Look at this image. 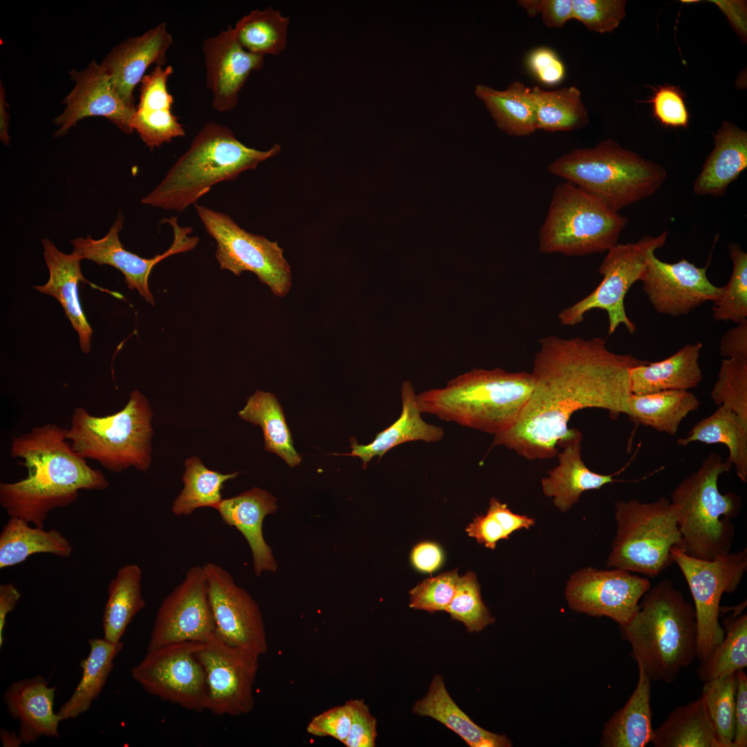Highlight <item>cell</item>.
Masks as SVG:
<instances>
[{
  "label": "cell",
  "instance_id": "1",
  "mask_svg": "<svg viewBox=\"0 0 747 747\" xmlns=\"http://www.w3.org/2000/svg\"><path fill=\"white\" fill-rule=\"evenodd\" d=\"M539 344L531 373V394L515 423L495 435L492 442L528 460L557 455V446L577 431L569 429L568 422L578 410L605 409L614 420L627 415L629 370L647 362L612 352L598 337L548 335Z\"/></svg>",
  "mask_w": 747,
  "mask_h": 747
},
{
  "label": "cell",
  "instance_id": "2",
  "mask_svg": "<svg viewBox=\"0 0 747 747\" xmlns=\"http://www.w3.org/2000/svg\"><path fill=\"white\" fill-rule=\"evenodd\" d=\"M65 428L46 423L12 439L10 454L20 458L26 478L0 483V504L10 517L44 528L48 513L76 501L80 490L109 487L102 472L91 468L66 438Z\"/></svg>",
  "mask_w": 747,
  "mask_h": 747
},
{
  "label": "cell",
  "instance_id": "3",
  "mask_svg": "<svg viewBox=\"0 0 747 747\" xmlns=\"http://www.w3.org/2000/svg\"><path fill=\"white\" fill-rule=\"evenodd\" d=\"M620 629L631 656L651 681L673 683L697 658L694 608L668 579L650 587Z\"/></svg>",
  "mask_w": 747,
  "mask_h": 747
},
{
  "label": "cell",
  "instance_id": "4",
  "mask_svg": "<svg viewBox=\"0 0 747 747\" xmlns=\"http://www.w3.org/2000/svg\"><path fill=\"white\" fill-rule=\"evenodd\" d=\"M531 373L473 369L417 394L422 413L496 435L517 420L533 389Z\"/></svg>",
  "mask_w": 747,
  "mask_h": 747
},
{
  "label": "cell",
  "instance_id": "5",
  "mask_svg": "<svg viewBox=\"0 0 747 747\" xmlns=\"http://www.w3.org/2000/svg\"><path fill=\"white\" fill-rule=\"evenodd\" d=\"M280 149L277 144L266 151L248 147L237 140L228 127L212 122L206 123L188 149L141 203L183 212L196 204L216 183L232 181L246 170L255 169L261 162L276 155Z\"/></svg>",
  "mask_w": 747,
  "mask_h": 747
},
{
  "label": "cell",
  "instance_id": "6",
  "mask_svg": "<svg viewBox=\"0 0 747 747\" xmlns=\"http://www.w3.org/2000/svg\"><path fill=\"white\" fill-rule=\"evenodd\" d=\"M732 467L721 454L711 452L671 492L679 514L680 548L690 557L712 560L730 552L735 537L732 519L738 516L742 499L735 492L721 493L718 479Z\"/></svg>",
  "mask_w": 747,
  "mask_h": 747
},
{
  "label": "cell",
  "instance_id": "7",
  "mask_svg": "<svg viewBox=\"0 0 747 747\" xmlns=\"http://www.w3.org/2000/svg\"><path fill=\"white\" fill-rule=\"evenodd\" d=\"M547 169L618 212L652 195L667 177L662 166L612 140L573 149L555 159Z\"/></svg>",
  "mask_w": 747,
  "mask_h": 747
},
{
  "label": "cell",
  "instance_id": "8",
  "mask_svg": "<svg viewBox=\"0 0 747 747\" xmlns=\"http://www.w3.org/2000/svg\"><path fill=\"white\" fill-rule=\"evenodd\" d=\"M153 413L147 398L139 391L130 394L119 412L102 417L82 407L73 409L71 425L66 430L73 449L115 472L133 466L147 472L151 463Z\"/></svg>",
  "mask_w": 747,
  "mask_h": 747
},
{
  "label": "cell",
  "instance_id": "9",
  "mask_svg": "<svg viewBox=\"0 0 747 747\" xmlns=\"http://www.w3.org/2000/svg\"><path fill=\"white\" fill-rule=\"evenodd\" d=\"M628 219L597 197L569 182L554 189L538 235L543 253L582 256L618 244Z\"/></svg>",
  "mask_w": 747,
  "mask_h": 747
},
{
  "label": "cell",
  "instance_id": "10",
  "mask_svg": "<svg viewBox=\"0 0 747 747\" xmlns=\"http://www.w3.org/2000/svg\"><path fill=\"white\" fill-rule=\"evenodd\" d=\"M617 532L607 566L654 578L673 562L671 550L681 545L676 507L668 499L615 504Z\"/></svg>",
  "mask_w": 747,
  "mask_h": 747
},
{
  "label": "cell",
  "instance_id": "11",
  "mask_svg": "<svg viewBox=\"0 0 747 747\" xmlns=\"http://www.w3.org/2000/svg\"><path fill=\"white\" fill-rule=\"evenodd\" d=\"M671 554L693 598L697 629L696 656L703 663L723 639L724 629L719 620L720 601L724 593L734 592L740 584L747 570V548L721 555L712 560L690 557L676 546Z\"/></svg>",
  "mask_w": 747,
  "mask_h": 747
},
{
  "label": "cell",
  "instance_id": "12",
  "mask_svg": "<svg viewBox=\"0 0 747 747\" xmlns=\"http://www.w3.org/2000/svg\"><path fill=\"white\" fill-rule=\"evenodd\" d=\"M667 234L664 231L656 237L644 236L636 242L618 243L609 249L599 267L602 275L600 284L587 296L560 311V322L574 326L584 320L586 313L600 309L608 315L609 335L620 324L633 334L636 326L626 313L625 295L631 286L640 280L649 255L665 244Z\"/></svg>",
  "mask_w": 747,
  "mask_h": 747
},
{
  "label": "cell",
  "instance_id": "13",
  "mask_svg": "<svg viewBox=\"0 0 747 747\" xmlns=\"http://www.w3.org/2000/svg\"><path fill=\"white\" fill-rule=\"evenodd\" d=\"M207 232L216 242L215 254L220 268L239 276L243 271L255 273L273 295H286L291 288L290 267L277 241L253 234L228 214L194 204Z\"/></svg>",
  "mask_w": 747,
  "mask_h": 747
},
{
  "label": "cell",
  "instance_id": "14",
  "mask_svg": "<svg viewBox=\"0 0 747 747\" xmlns=\"http://www.w3.org/2000/svg\"><path fill=\"white\" fill-rule=\"evenodd\" d=\"M203 643L184 641L147 651L131 671L151 695L194 712L207 710L206 676L198 652Z\"/></svg>",
  "mask_w": 747,
  "mask_h": 747
},
{
  "label": "cell",
  "instance_id": "15",
  "mask_svg": "<svg viewBox=\"0 0 747 747\" xmlns=\"http://www.w3.org/2000/svg\"><path fill=\"white\" fill-rule=\"evenodd\" d=\"M261 654L229 645L213 636L198 652L205 670L207 710L219 716L238 717L255 707L254 685Z\"/></svg>",
  "mask_w": 747,
  "mask_h": 747
},
{
  "label": "cell",
  "instance_id": "16",
  "mask_svg": "<svg viewBox=\"0 0 747 747\" xmlns=\"http://www.w3.org/2000/svg\"><path fill=\"white\" fill-rule=\"evenodd\" d=\"M214 631L205 570L194 566L160 605L147 651L174 643H205Z\"/></svg>",
  "mask_w": 747,
  "mask_h": 747
},
{
  "label": "cell",
  "instance_id": "17",
  "mask_svg": "<svg viewBox=\"0 0 747 747\" xmlns=\"http://www.w3.org/2000/svg\"><path fill=\"white\" fill-rule=\"evenodd\" d=\"M650 587L647 578L627 571L584 568L571 576L565 596L573 610L592 616H607L622 626L634 616L640 599Z\"/></svg>",
  "mask_w": 747,
  "mask_h": 747
},
{
  "label": "cell",
  "instance_id": "18",
  "mask_svg": "<svg viewBox=\"0 0 747 747\" xmlns=\"http://www.w3.org/2000/svg\"><path fill=\"white\" fill-rule=\"evenodd\" d=\"M203 566L215 623L214 636L229 645L249 648L261 655L266 653L265 625L257 602L221 566L208 562Z\"/></svg>",
  "mask_w": 747,
  "mask_h": 747
},
{
  "label": "cell",
  "instance_id": "19",
  "mask_svg": "<svg viewBox=\"0 0 747 747\" xmlns=\"http://www.w3.org/2000/svg\"><path fill=\"white\" fill-rule=\"evenodd\" d=\"M707 266L697 267L685 259L670 264L651 252L640 281L656 311L671 315H685L701 304L714 302L723 286H717L707 277Z\"/></svg>",
  "mask_w": 747,
  "mask_h": 747
},
{
  "label": "cell",
  "instance_id": "20",
  "mask_svg": "<svg viewBox=\"0 0 747 747\" xmlns=\"http://www.w3.org/2000/svg\"><path fill=\"white\" fill-rule=\"evenodd\" d=\"M164 221L172 226L174 241L168 250L153 258L140 257L124 248L119 238L124 221L121 213L118 214L104 237L94 239L88 236L72 240L73 251L78 253L82 259L91 260L98 265H109L119 270L123 274L128 288L136 289L147 302L154 305V299L148 285L149 276L154 266L170 255L194 249L199 241L198 237L188 236L192 229L181 227L177 217L173 216Z\"/></svg>",
  "mask_w": 747,
  "mask_h": 747
},
{
  "label": "cell",
  "instance_id": "21",
  "mask_svg": "<svg viewBox=\"0 0 747 747\" xmlns=\"http://www.w3.org/2000/svg\"><path fill=\"white\" fill-rule=\"evenodd\" d=\"M69 75L75 86L64 98V111L53 120L59 127L55 138L66 135L78 121L90 116L104 117L124 133L133 131L136 108L129 107L121 99L100 64L93 59L86 68L72 69Z\"/></svg>",
  "mask_w": 747,
  "mask_h": 747
},
{
  "label": "cell",
  "instance_id": "22",
  "mask_svg": "<svg viewBox=\"0 0 747 747\" xmlns=\"http://www.w3.org/2000/svg\"><path fill=\"white\" fill-rule=\"evenodd\" d=\"M202 50L206 84L212 93L213 108L220 112L234 109L249 75L262 68L264 57L243 49L230 26L216 35L205 39Z\"/></svg>",
  "mask_w": 747,
  "mask_h": 747
},
{
  "label": "cell",
  "instance_id": "23",
  "mask_svg": "<svg viewBox=\"0 0 747 747\" xmlns=\"http://www.w3.org/2000/svg\"><path fill=\"white\" fill-rule=\"evenodd\" d=\"M173 37L162 22L142 35L130 37L113 47L100 62L121 99L136 109L133 91L153 64L164 66Z\"/></svg>",
  "mask_w": 747,
  "mask_h": 747
},
{
  "label": "cell",
  "instance_id": "24",
  "mask_svg": "<svg viewBox=\"0 0 747 747\" xmlns=\"http://www.w3.org/2000/svg\"><path fill=\"white\" fill-rule=\"evenodd\" d=\"M277 508V499L259 488L222 499L214 508L223 522L236 528L248 542L257 577L264 571L275 572L277 569L272 549L266 542L262 532L264 518L275 513Z\"/></svg>",
  "mask_w": 747,
  "mask_h": 747
},
{
  "label": "cell",
  "instance_id": "25",
  "mask_svg": "<svg viewBox=\"0 0 747 747\" xmlns=\"http://www.w3.org/2000/svg\"><path fill=\"white\" fill-rule=\"evenodd\" d=\"M56 686L49 687L42 675L12 683L3 695L8 712L19 721V736L25 744L41 736L59 739L62 721L53 709Z\"/></svg>",
  "mask_w": 747,
  "mask_h": 747
},
{
  "label": "cell",
  "instance_id": "26",
  "mask_svg": "<svg viewBox=\"0 0 747 747\" xmlns=\"http://www.w3.org/2000/svg\"><path fill=\"white\" fill-rule=\"evenodd\" d=\"M44 257L49 270V279L42 286H35L42 293L56 298L79 336L82 351L88 353L91 346L93 331L82 311L77 286L86 282L80 262L82 257L73 251L66 254L59 250L49 239H42Z\"/></svg>",
  "mask_w": 747,
  "mask_h": 747
},
{
  "label": "cell",
  "instance_id": "27",
  "mask_svg": "<svg viewBox=\"0 0 747 747\" xmlns=\"http://www.w3.org/2000/svg\"><path fill=\"white\" fill-rule=\"evenodd\" d=\"M582 433L577 430L571 438L560 446L563 450L557 453L558 465L542 479L544 495L553 498L554 505L566 512L578 502L581 494L589 490H598L603 486L618 481L611 474H601L589 470L581 457Z\"/></svg>",
  "mask_w": 747,
  "mask_h": 747
},
{
  "label": "cell",
  "instance_id": "28",
  "mask_svg": "<svg viewBox=\"0 0 747 747\" xmlns=\"http://www.w3.org/2000/svg\"><path fill=\"white\" fill-rule=\"evenodd\" d=\"M402 410L400 417L390 426L378 433L370 443L362 445L351 439V452L342 455L359 457L363 468L376 456L380 459L387 452L400 444L422 441L433 443L444 436L442 427L425 422L417 402V394L412 382L403 381L400 387Z\"/></svg>",
  "mask_w": 747,
  "mask_h": 747
},
{
  "label": "cell",
  "instance_id": "29",
  "mask_svg": "<svg viewBox=\"0 0 747 747\" xmlns=\"http://www.w3.org/2000/svg\"><path fill=\"white\" fill-rule=\"evenodd\" d=\"M714 147L693 184L697 195L723 196L747 168V133L724 121L714 136Z\"/></svg>",
  "mask_w": 747,
  "mask_h": 747
},
{
  "label": "cell",
  "instance_id": "30",
  "mask_svg": "<svg viewBox=\"0 0 747 747\" xmlns=\"http://www.w3.org/2000/svg\"><path fill=\"white\" fill-rule=\"evenodd\" d=\"M702 344H687L671 356L645 362L629 370L631 394H647L667 390L689 391L702 380L699 363Z\"/></svg>",
  "mask_w": 747,
  "mask_h": 747
},
{
  "label": "cell",
  "instance_id": "31",
  "mask_svg": "<svg viewBox=\"0 0 747 747\" xmlns=\"http://www.w3.org/2000/svg\"><path fill=\"white\" fill-rule=\"evenodd\" d=\"M651 680L638 667L636 687L626 704L605 723L600 743L605 747H645L651 742Z\"/></svg>",
  "mask_w": 747,
  "mask_h": 747
},
{
  "label": "cell",
  "instance_id": "32",
  "mask_svg": "<svg viewBox=\"0 0 747 747\" xmlns=\"http://www.w3.org/2000/svg\"><path fill=\"white\" fill-rule=\"evenodd\" d=\"M412 711L442 723L471 747L512 746L505 735L486 730L472 721L450 697L440 675L433 677L427 693L415 703Z\"/></svg>",
  "mask_w": 747,
  "mask_h": 747
},
{
  "label": "cell",
  "instance_id": "33",
  "mask_svg": "<svg viewBox=\"0 0 747 747\" xmlns=\"http://www.w3.org/2000/svg\"><path fill=\"white\" fill-rule=\"evenodd\" d=\"M650 743L655 747H724L702 695L672 711L654 729Z\"/></svg>",
  "mask_w": 747,
  "mask_h": 747
},
{
  "label": "cell",
  "instance_id": "34",
  "mask_svg": "<svg viewBox=\"0 0 747 747\" xmlns=\"http://www.w3.org/2000/svg\"><path fill=\"white\" fill-rule=\"evenodd\" d=\"M701 405L689 391L667 390L647 394H631L627 403L629 420L659 432L674 435L682 421Z\"/></svg>",
  "mask_w": 747,
  "mask_h": 747
},
{
  "label": "cell",
  "instance_id": "35",
  "mask_svg": "<svg viewBox=\"0 0 747 747\" xmlns=\"http://www.w3.org/2000/svg\"><path fill=\"white\" fill-rule=\"evenodd\" d=\"M72 551L71 543L58 531L33 528L29 522L18 517H10L1 531V569L21 563L35 553L69 557Z\"/></svg>",
  "mask_w": 747,
  "mask_h": 747
},
{
  "label": "cell",
  "instance_id": "36",
  "mask_svg": "<svg viewBox=\"0 0 747 747\" xmlns=\"http://www.w3.org/2000/svg\"><path fill=\"white\" fill-rule=\"evenodd\" d=\"M88 643L89 654L80 662L82 670L80 681L57 712L62 721L75 719L89 710L113 668L115 658L124 647L121 641L111 643L104 638H92Z\"/></svg>",
  "mask_w": 747,
  "mask_h": 747
},
{
  "label": "cell",
  "instance_id": "37",
  "mask_svg": "<svg viewBox=\"0 0 747 747\" xmlns=\"http://www.w3.org/2000/svg\"><path fill=\"white\" fill-rule=\"evenodd\" d=\"M724 444L728 449L727 461L737 477L747 481V424L733 412L719 407L712 414L697 423L685 436L677 440L681 446L692 442Z\"/></svg>",
  "mask_w": 747,
  "mask_h": 747
},
{
  "label": "cell",
  "instance_id": "38",
  "mask_svg": "<svg viewBox=\"0 0 747 747\" xmlns=\"http://www.w3.org/2000/svg\"><path fill=\"white\" fill-rule=\"evenodd\" d=\"M142 571L135 564L120 567L107 587L102 616L104 638L118 643L133 617L146 605L142 595Z\"/></svg>",
  "mask_w": 747,
  "mask_h": 747
},
{
  "label": "cell",
  "instance_id": "39",
  "mask_svg": "<svg viewBox=\"0 0 747 747\" xmlns=\"http://www.w3.org/2000/svg\"><path fill=\"white\" fill-rule=\"evenodd\" d=\"M530 89L514 81L504 91L477 84L474 93L485 104L497 127L510 136H526L536 130Z\"/></svg>",
  "mask_w": 747,
  "mask_h": 747
},
{
  "label": "cell",
  "instance_id": "40",
  "mask_svg": "<svg viewBox=\"0 0 747 747\" xmlns=\"http://www.w3.org/2000/svg\"><path fill=\"white\" fill-rule=\"evenodd\" d=\"M238 415L243 420L261 427L266 450L278 455L290 467L300 463L302 457L293 446L283 409L273 394L257 391L248 398Z\"/></svg>",
  "mask_w": 747,
  "mask_h": 747
},
{
  "label": "cell",
  "instance_id": "41",
  "mask_svg": "<svg viewBox=\"0 0 747 747\" xmlns=\"http://www.w3.org/2000/svg\"><path fill=\"white\" fill-rule=\"evenodd\" d=\"M537 130L568 131L579 129L589 122L588 111L581 100L580 90L574 86L545 91L538 86L530 89Z\"/></svg>",
  "mask_w": 747,
  "mask_h": 747
},
{
  "label": "cell",
  "instance_id": "42",
  "mask_svg": "<svg viewBox=\"0 0 747 747\" xmlns=\"http://www.w3.org/2000/svg\"><path fill=\"white\" fill-rule=\"evenodd\" d=\"M289 18L272 7L255 9L241 17L233 28L235 39L246 51L264 57L276 55L287 44Z\"/></svg>",
  "mask_w": 747,
  "mask_h": 747
},
{
  "label": "cell",
  "instance_id": "43",
  "mask_svg": "<svg viewBox=\"0 0 747 747\" xmlns=\"http://www.w3.org/2000/svg\"><path fill=\"white\" fill-rule=\"evenodd\" d=\"M185 466L184 488L172 505V512L176 516L190 515L201 507L214 508L223 499L224 483L239 474H221L210 470L196 456L185 460Z\"/></svg>",
  "mask_w": 747,
  "mask_h": 747
},
{
  "label": "cell",
  "instance_id": "44",
  "mask_svg": "<svg viewBox=\"0 0 747 747\" xmlns=\"http://www.w3.org/2000/svg\"><path fill=\"white\" fill-rule=\"evenodd\" d=\"M723 624V639L697 669L699 679L704 682L747 667L746 614L726 618Z\"/></svg>",
  "mask_w": 747,
  "mask_h": 747
},
{
  "label": "cell",
  "instance_id": "45",
  "mask_svg": "<svg viewBox=\"0 0 747 747\" xmlns=\"http://www.w3.org/2000/svg\"><path fill=\"white\" fill-rule=\"evenodd\" d=\"M728 251L732 274L720 297L713 302L712 315L716 321L738 324L747 320V253L737 243H730Z\"/></svg>",
  "mask_w": 747,
  "mask_h": 747
},
{
  "label": "cell",
  "instance_id": "46",
  "mask_svg": "<svg viewBox=\"0 0 747 747\" xmlns=\"http://www.w3.org/2000/svg\"><path fill=\"white\" fill-rule=\"evenodd\" d=\"M735 688L734 673L706 681L701 693L724 747H732L735 734Z\"/></svg>",
  "mask_w": 747,
  "mask_h": 747
},
{
  "label": "cell",
  "instance_id": "47",
  "mask_svg": "<svg viewBox=\"0 0 747 747\" xmlns=\"http://www.w3.org/2000/svg\"><path fill=\"white\" fill-rule=\"evenodd\" d=\"M711 397L718 407L733 412L747 424V360L721 361Z\"/></svg>",
  "mask_w": 747,
  "mask_h": 747
},
{
  "label": "cell",
  "instance_id": "48",
  "mask_svg": "<svg viewBox=\"0 0 747 747\" xmlns=\"http://www.w3.org/2000/svg\"><path fill=\"white\" fill-rule=\"evenodd\" d=\"M445 611L463 622L469 632H479L495 621L481 600L473 572L459 578L454 597Z\"/></svg>",
  "mask_w": 747,
  "mask_h": 747
},
{
  "label": "cell",
  "instance_id": "49",
  "mask_svg": "<svg viewBox=\"0 0 747 747\" xmlns=\"http://www.w3.org/2000/svg\"><path fill=\"white\" fill-rule=\"evenodd\" d=\"M172 106L160 104L145 109H136L133 131L151 151L185 134L182 124L172 112Z\"/></svg>",
  "mask_w": 747,
  "mask_h": 747
},
{
  "label": "cell",
  "instance_id": "50",
  "mask_svg": "<svg viewBox=\"0 0 747 747\" xmlns=\"http://www.w3.org/2000/svg\"><path fill=\"white\" fill-rule=\"evenodd\" d=\"M626 3L623 0H572L574 19L590 30L611 33L625 17Z\"/></svg>",
  "mask_w": 747,
  "mask_h": 747
},
{
  "label": "cell",
  "instance_id": "51",
  "mask_svg": "<svg viewBox=\"0 0 747 747\" xmlns=\"http://www.w3.org/2000/svg\"><path fill=\"white\" fill-rule=\"evenodd\" d=\"M459 578L454 570L423 580L410 591L409 607L429 612L445 611L454 597Z\"/></svg>",
  "mask_w": 747,
  "mask_h": 747
},
{
  "label": "cell",
  "instance_id": "52",
  "mask_svg": "<svg viewBox=\"0 0 747 747\" xmlns=\"http://www.w3.org/2000/svg\"><path fill=\"white\" fill-rule=\"evenodd\" d=\"M654 115L666 127H687L689 120L682 93L674 86H660L650 100Z\"/></svg>",
  "mask_w": 747,
  "mask_h": 747
},
{
  "label": "cell",
  "instance_id": "53",
  "mask_svg": "<svg viewBox=\"0 0 747 747\" xmlns=\"http://www.w3.org/2000/svg\"><path fill=\"white\" fill-rule=\"evenodd\" d=\"M351 710L347 701L314 716L306 726L308 734L331 737L344 744L351 726Z\"/></svg>",
  "mask_w": 747,
  "mask_h": 747
},
{
  "label": "cell",
  "instance_id": "54",
  "mask_svg": "<svg viewBox=\"0 0 747 747\" xmlns=\"http://www.w3.org/2000/svg\"><path fill=\"white\" fill-rule=\"evenodd\" d=\"M351 710V726L343 744L347 747H374L377 721L362 699L347 701Z\"/></svg>",
  "mask_w": 747,
  "mask_h": 747
},
{
  "label": "cell",
  "instance_id": "55",
  "mask_svg": "<svg viewBox=\"0 0 747 747\" xmlns=\"http://www.w3.org/2000/svg\"><path fill=\"white\" fill-rule=\"evenodd\" d=\"M518 5L531 17L540 15L549 28H562L574 19L572 0H520Z\"/></svg>",
  "mask_w": 747,
  "mask_h": 747
},
{
  "label": "cell",
  "instance_id": "56",
  "mask_svg": "<svg viewBox=\"0 0 747 747\" xmlns=\"http://www.w3.org/2000/svg\"><path fill=\"white\" fill-rule=\"evenodd\" d=\"M526 64L541 82L557 84L565 75V68L557 54L550 48L538 47L527 56Z\"/></svg>",
  "mask_w": 747,
  "mask_h": 747
},
{
  "label": "cell",
  "instance_id": "57",
  "mask_svg": "<svg viewBox=\"0 0 747 747\" xmlns=\"http://www.w3.org/2000/svg\"><path fill=\"white\" fill-rule=\"evenodd\" d=\"M465 531L479 544L490 549H495L499 540L508 539L512 533L499 515L489 508L486 515L477 516Z\"/></svg>",
  "mask_w": 747,
  "mask_h": 747
},
{
  "label": "cell",
  "instance_id": "58",
  "mask_svg": "<svg viewBox=\"0 0 747 747\" xmlns=\"http://www.w3.org/2000/svg\"><path fill=\"white\" fill-rule=\"evenodd\" d=\"M735 725L732 747L747 746V676L744 670L735 672Z\"/></svg>",
  "mask_w": 747,
  "mask_h": 747
},
{
  "label": "cell",
  "instance_id": "59",
  "mask_svg": "<svg viewBox=\"0 0 747 747\" xmlns=\"http://www.w3.org/2000/svg\"><path fill=\"white\" fill-rule=\"evenodd\" d=\"M719 350L724 358L747 360V320L737 324L723 333Z\"/></svg>",
  "mask_w": 747,
  "mask_h": 747
},
{
  "label": "cell",
  "instance_id": "60",
  "mask_svg": "<svg viewBox=\"0 0 747 747\" xmlns=\"http://www.w3.org/2000/svg\"><path fill=\"white\" fill-rule=\"evenodd\" d=\"M412 561L419 571L432 573L441 565L443 554L436 544L430 542L421 543L414 548Z\"/></svg>",
  "mask_w": 747,
  "mask_h": 747
},
{
  "label": "cell",
  "instance_id": "61",
  "mask_svg": "<svg viewBox=\"0 0 747 747\" xmlns=\"http://www.w3.org/2000/svg\"><path fill=\"white\" fill-rule=\"evenodd\" d=\"M21 595L12 583L0 586V647L4 643L3 631L8 614L16 607Z\"/></svg>",
  "mask_w": 747,
  "mask_h": 747
},
{
  "label": "cell",
  "instance_id": "62",
  "mask_svg": "<svg viewBox=\"0 0 747 747\" xmlns=\"http://www.w3.org/2000/svg\"><path fill=\"white\" fill-rule=\"evenodd\" d=\"M5 89L1 84L0 86V138L1 141L5 145H9L10 139L8 135L9 129V114L6 111V107L8 104L5 100Z\"/></svg>",
  "mask_w": 747,
  "mask_h": 747
},
{
  "label": "cell",
  "instance_id": "63",
  "mask_svg": "<svg viewBox=\"0 0 747 747\" xmlns=\"http://www.w3.org/2000/svg\"><path fill=\"white\" fill-rule=\"evenodd\" d=\"M0 737L4 747H19L23 743L19 735L6 729L1 728Z\"/></svg>",
  "mask_w": 747,
  "mask_h": 747
}]
</instances>
